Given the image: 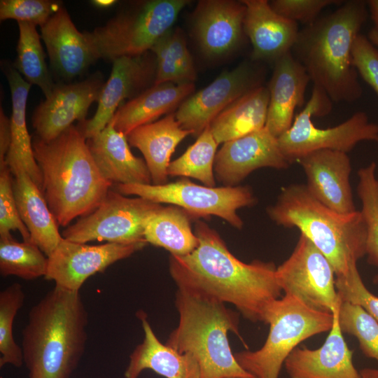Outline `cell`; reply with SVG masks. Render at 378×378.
Instances as JSON below:
<instances>
[{
  "mask_svg": "<svg viewBox=\"0 0 378 378\" xmlns=\"http://www.w3.org/2000/svg\"><path fill=\"white\" fill-rule=\"evenodd\" d=\"M113 189L124 195L181 207L192 218L218 216L237 229H241L244 224L237 211L256 202L248 186L208 187L187 179L161 185L116 184Z\"/></svg>",
  "mask_w": 378,
  "mask_h": 378,
  "instance_id": "10",
  "label": "cell"
},
{
  "mask_svg": "<svg viewBox=\"0 0 378 378\" xmlns=\"http://www.w3.org/2000/svg\"><path fill=\"white\" fill-rule=\"evenodd\" d=\"M116 1L115 0H93L92 4L99 8H108L113 5Z\"/></svg>",
  "mask_w": 378,
  "mask_h": 378,
  "instance_id": "47",
  "label": "cell"
},
{
  "mask_svg": "<svg viewBox=\"0 0 378 378\" xmlns=\"http://www.w3.org/2000/svg\"><path fill=\"white\" fill-rule=\"evenodd\" d=\"M194 90L192 83L153 85L121 104L111 120L117 131L127 136L136 127L155 122L161 115L178 107Z\"/></svg>",
  "mask_w": 378,
  "mask_h": 378,
  "instance_id": "29",
  "label": "cell"
},
{
  "mask_svg": "<svg viewBox=\"0 0 378 378\" xmlns=\"http://www.w3.org/2000/svg\"><path fill=\"white\" fill-rule=\"evenodd\" d=\"M340 306L333 312L332 326L319 348L297 346L286 359L284 365L290 378H361L340 328Z\"/></svg>",
  "mask_w": 378,
  "mask_h": 378,
  "instance_id": "19",
  "label": "cell"
},
{
  "mask_svg": "<svg viewBox=\"0 0 378 378\" xmlns=\"http://www.w3.org/2000/svg\"><path fill=\"white\" fill-rule=\"evenodd\" d=\"M361 378H378V368H365L360 370Z\"/></svg>",
  "mask_w": 378,
  "mask_h": 378,
  "instance_id": "46",
  "label": "cell"
},
{
  "mask_svg": "<svg viewBox=\"0 0 378 378\" xmlns=\"http://www.w3.org/2000/svg\"><path fill=\"white\" fill-rule=\"evenodd\" d=\"M150 51L156 59L154 85L194 83L195 68L184 33L179 27L168 30L155 42Z\"/></svg>",
  "mask_w": 378,
  "mask_h": 378,
  "instance_id": "32",
  "label": "cell"
},
{
  "mask_svg": "<svg viewBox=\"0 0 378 378\" xmlns=\"http://www.w3.org/2000/svg\"><path fill=\"white\" fill-rule=\"evenodd\" d=\"M194 232L197 247L188 255L169 258V272L176 284L201 289L233 304L244 318L265 323L268 307L282 297L274 263L241 261L204 221L195 223Z\"/></svg>",
  "mask_w": 378,
  "mask_h": 378,
  "instance_id": "1",
  "label": "cell"
},
{
  "mask_svg": "<svg viewBox=\"0 0 378 378\" xmlns=\"http://www.w3.org/2000/svg\"><path fill=\"white\" fill-rule=\"evenodd\" d=\"M19 38L14 68L31 85L40 88L46 98L50 96L55 84L49 73L40 38L35 25L18 22Z\"/></svg>",
  "mask_w": 378,
  "mask_h": 378,
  "instance_id": "33",
  "label": "cell"
},
{
  "mask_svg": "<svg viewBox=\"0 0 378 378\" xmlns=\"http://www.w3.org/2000/svg\"><path fill=\"white\" fill-rule=\"evenodd\" d=\"M338 0H272V9L284 18L295 22L309 24L318 19L320 13L330 5L342 4Z\"/></svg>",
  "mask_w": 378,
  "mask_h": 378,
  "instance_id": "42",
  "label": "cell"
},
{
  "mask_svg": "<svg viewBox=\"0 0 378 378\" xmlns=\"http://www.w3.org/2000/svg\"><path fill=\"white\" fill-rule=\"evenodd\" d=\"M368 38L378 48V30L376 28L374 27L369 31Z\"/></svg>",
  "mask_w": 378,
  "mask_h": 378,
  "instance_id": "48",
  "label": "cell"
},
{
  "mask_svg": "<svg viewBox=\"0 0 378 378\" xmlns=\"http://www.w3.org/2000/svg\"><path fill=\"white\" fill-rule=\"evenodd\" d=\"M335 287L341 301L360 306L378 321V296L366 288L357 265L346 277H335Z\"/></svg>",
  "mask_w": 378,
  "mask_h": 378,
  "instance_id": "41",
  "label": "cell"
},
{
  "mask_svg": "<svg viewBox=\"0 0 378 378\" xmlns=\"http://www.w3.org/2000/svg\"><path fill=\"white\" fill-rule=\"evenodd\" d=\"M52 0H1L0 20L8 19L43 26L62 6Z\"/></svg>",
  "mask_w": 378,
  "mask_h": 378,
  "instance_id": "39",
  "label": "cell"
},
{
  "mask_svg": "<svg viewBox=\"0 0 378 378\" xmlns=\"http://www.w3.org/2000/svg\"><path fill=\"white\" fill-rule=\"evenodd\" d=\"M377 164L371 162L358 172L357 194L361 202L360 211L366 227L365 255L368 264L377 268L372 282L378 284V179Z\"/></svg>",
  "mask_w": 378,
  "mask_h": 378,
  "instance_id": "36",
  "label": "cell"
},
{
  "mask_svg": "<svg viewBox=\"0 0 378 378\" xmlns=\"http://www.w3.org/2000/svg\"><path fill=\"white\" fill-rule=\"evenodd\" d=\"M246 6L244 32L252 45L254 60L276 61L291 52L298 23L275 12L267 0H242Z\"/></svg>",
  "mask_w": 378,
  "mask_h": 378,
  "instance_id": "21",
  "label": "cell"
},
{
  "mask_svg": "<svg viewBox=\"0 0 378 378\" xmlns=\"http://www.w3.org/2000/svg\"><path fill=\"white\" fill-rule=\"evenodd\" d=\"M332 109V100L321 88L314 86L311 97L291 127L278 137L279 147L291 164L302 156L320 150L344 153L363 141H375L378 125L369 120L363 111L355 113L344 122L326 129L316 127L314 116H324Z\"/></svg>",
  "mask_w": 378,
  "mask_h": 378,
  "instance_id": "9",
  "label": "cell"
},
{
  "mask_svg": "<svg viewBox=\"0 0 378 378\" xmlns=\"http://www.w3.org/2000/svg\"><path fill=\"white\" fill-rule=\"evenodd\" d=\"M218 145L207 127L184 153L170 162L168 176L190 177L204 186L215 187L214 166Z\"/></svg>",
  "mask_w": 378,
  "mask_h": 378,
  "instance_id": "35",
  "label": "cell"
},
{
  "mask_svg": "<svg viewBox=\"0 0 378 378\" xmlns=\"http://www.w3.org/2000/svg\"><path fill=\"white\" fill-rule=\"evenodd\" d=\"M276 276L285 295L316 310L333 313L342 302L332 265L302 234L290 256L276 267Z\"/></svg>",
  "mask_w": 378,
  "mask_h": 378,
  "instance_id": "12",
  "label": "cell"
},
{
  "mask_svg": "<svg viewBox=\"0 0 378 378\" xmlns=\"http://www.w3.org/2000/svg\"><path fill=\"white\" fill-rule=\"evenodd\" d=\"M352 64L358 74L378 97V48L368 36L359 34L352 48Z\"/></svg>",
  "mask_w": 378,
  "mask_h": 378,
  "instance_id": "43",
  "label": "cell"
},
{
  "mask_svg": "<svg viewBox=\"0 0 378 378\" xmlns=\"http://www.w3.org/2000/svg\"><path fill=\"white\" fill-rule=\"evenodd\" d=\"M138 315L144 337L130 356L125 378H139L145 370H151L165 378H200V368L195 359L190 354H181L162 344L146 316L143 313Z\"/></svg>",
  "mask_w": 378,
  "mask_h": 378,
  "instance_id": "25",
  "label": "cell"
},
{
  "mask_svg": "<svg viewBox=\"0 0 378 378\" xmlns=\"http://www.w3.org/2000/svg\"><path fill=\"white\" fill-rule=\"evenodd\" d=\"M260 86L258 76L247 64L220 74L209 85L190 94L178 107L180 126L198 136L229 105Z\"/></svg>",
  "mask_w": 378,
  "mask_h": 378,
  "instance_id": "14",
  "label": "cell"
},
{
  "mask_svg": "<svg viewBox=\"0 0 378 378\" xmlns=\"http://www.w3.org/2000/svg\"><path fill=\"white\" fill-rule=\"evenodd\" d=\"M309 81L304 68L291 52L274 62L267 88L270 101L265 127L276 137L291 127L295 108L304 104Z\"/></svg>",
  "mask_w": 378,
  "mask_h": 378,
  "instance_id": "23",
  "label": "cell"
},
{
  "mask_svg": "<svg viewBox=\"0 0 378 378\" xmlns=\"http://www.w3.org/2000/svg\"><path fill=\"white\" fill-rule=\"evenodd\" d=\"M48 257L34 242L17 241L10 233L0 234V273L24 280L45 276Z\"/></svg>",
  "mask_w": 378,
  "mask_h": 378,
  "instance_id": "34",
  "label": "cell"
},
{
  "mask_svg": "<svg viewBox=\"0 0 378 378\" xmlns=\"http://www.w3.org/2000/svg\"><path fill=\"white\" fill-rule=\"evenodd\" d=\"M35 160L42 175V192L58 225L95 210L113 184L100 173L78 125L50 141L35 136Z\"/></svg>",
  "mask_w": 378,
  "mask_h": 378,
  "instance_id": "4",
  "label": "cell"
},
{
  "mask_svg": "<svg viewBox=\"0 0 378 378\" xmlns=\"http://www.w3.org/2000/svg\"><path fill=\"white\" fill-rule=\"evenodd\" d=\"M13 178L6 162L0 164V234L18 230L24 241H31L30 234L18 212L13 189Z\"/></svg>",
  "mask_w": 378,
  "mask_h": 378,
  "instance_id": "40",
  "label": "cell"
},
{
  "mask_svg": "<svg viewBox=\"0 0 378 378\" xmlns=\"http://www.w3.org/2000/svg\"><path fill=\"white\" fill-rule=\"evenodd\" d=\"M190 131L183 129L175 117L169 113L160 119L136 127L127 135L130 146L138 148L150 174L152 184L167 183V169L176 146Z\"/></svg>",
  "mask_w": 378,
  "mask_h": 378,
  "instance_id": "28",
  "label": "cell"
},
{
  "mask_svg": "<svg viewBox=\"0 0 378 378\" xmlns=\"http://www.w3.org/2000/svg\"><path fill=\"white\" fill-rule=\"evenodd\" d=\"M155 74L156 59L151 51L113 60L94 116L77 125L86 139L106 127L123 100H130L149 88L150 83L154 85Z\"/></svg>",
  "mask_w": 378,
  "mask_h": 378,
  "instance_id": "15",
  "label": "cell"
},
{
  "mask_svg": "<svg viewBox=\"0 0 378 378\" xmlns=\"http://www.w3.org/2000/svg\"><path fill=\"white\" fill-rule=\"evenodd\" d=\"M297 162L306 175L307 190L317 201L339 214L357 211L349 181L351 165L346 153L320 150Z\"/></svg>",
  "mask_w": 378,
  "mask_h": 378,
  "instance_id": "18",
  "label": "cell"
},
{
  "mask_svg": "<svg viewBox=\"0 0 378 378\" xmlns=\"http://www.w3.org/2000/svg\"><path fill=\"white\" fill-rule=\"evenodd\" d=\"M177 327L166 344L197 361L200 378H255L237 363L227 334L240 336L239 314L201 289L177 284Z\"/></svg>",
  "mask_w": 378,
  "mask_h": 378,
  "instance_id": "5",
  "label": "cell"
},
{
  "mask_svg": "<svg viewBox=\"0 0 378 378\" xmlns=\"http://www.w3.org/2000/svg\"><path fill=\"white\" fill-rule=\"evenodd\" d=\"M277 225L296 227L326 257L335 277H346L365 255L366 227L360 211L335 212L312 197L304 184H290L267 209Z\"/></svg>",
  "mask_w": 378,
  "mask_h": 378,
  "instance_id": "6",
  "label": "cell"
},
{
  "mask_svg": "<svg viewBox=\"0 0 378 378\" xmlns=\"http://www.w3.org/2000/svg\"><path fill=\"white\" fill-rule=\"evenodd\" d=\"M148 243L107 242L89 245L62 239L48 257L45 278L54 281L55 286L72 291H80L91 276L103 272L115 262L130 257L143 249Z\"/></svg>",
  "mask_w": 378,
  "mask_h": 378,
  "instance_id": "13",
  "label": "cell"
},
{
  "mask_svg": "<svg viewBox=\"0 0 378 378\" xmlns=\"http://www.w3.org/2000/svg\"><path fill=\"white\" fill-rule=\"evenodd\" d=\"M290 164L281 150L278 138L265 127L223 144L216 155L214 172L223 186L233 187L255 169H284Z\"/></svg>",
  "mask_w": 378,
  "mask_h": 378,
  "instance_id": "17",
  "label": "cell"
},
{
  "mask_svg": "<svg viewBox=\"0 0 378 378\" xmlns=\"http://www.w3.org/2000/svg\"><path fill=\"white\" fill-rule=\"evenodd\" d=\"M12 100L11 139L5 162L11 172L22 167L42 191V175L35 160L32 141L26 121V106L31 85L27 82L9 62H1Z\"/></svg>",
  "mask_w": 378,
  "mask_h": 378,
  "instance_id": "26",
  "label": "cell"
},
{
  "mask_svg": "<svg viewBox=\"0 0 378 378\" xmlns=\"http://www.w3.org/2000/svg\"><path fill=\"white\" fill-rule=\"evenodd\" d=\"M338 321L342 333L355 337L362 353L378 363V321L360 306L342 301Z\"/></svg>",
  "mask_w": 378,
  "mask_h": 378,
  "instance_id": "38",
  "label": "cell"
},
{
  "mask_svg": "<svg viewBox=\"0 0 378 378\" xmlns=\"http://www.w3.org/2000/svg\"><path fill=\"white\" fill-rule=\"evenodd\" d=\"M88 314L80 291L58 286L32 307L22 330L29 378H70L85 349Z\"/></svg>",
  "mask_w": 378,
  "mask_h": 378,
  "instance_id": "3",
  "label": "cell"
},
{
  "mask_svg": "<svg viewBox=\"0 0 378 378\" xmlns=\"http://www.w3.org/2000/svg\"><path fill=\"white\" fill-rule=\"evenodd\" d=\"M40 27L50 65L61 77L74 78L96 61L84 33L78 31L63 6Z\"/></svg>",
  "mask_w": 378,
  "mask_h": 378,
  "instance_id": "22",
  "label": "cell"
},
{
  "mask_svg": "<svg viewBox=\"0 0 378 378\" xmlns=\"http://www.w3.org/2000/svg\"><path fill=\"white\" fill-rule=\"evenodd\" d=\"M24 298L18 283L12 284L0 293V368L6 365L20 368L24 364L22 347L13 337V325Z\"/></svg>",
  "mask_w": 378,
  "mask_h": 378,
  "instance_id": "37",
  "label": "cell"
},
{
  "mask_svg": "<svg viewBox=\"0 0 378 378\" xmlns=\"http://www.w3.org/2000/svg\"><path fill=\"white\" fill-rule=\"evenodd\" d=\"M105 82L102 74L96 72L82 81L55 84L50 96L33 113L36 136L50 141L76 120L85 121L90 105L99 101Z\"/></svg>",
  "mask_w": 378,
  "mask_h": 378,
  "instance_id": "16",
  "label": "cell"
},
{
  "mask_svg": "<svg viewBox=\"0 0 378 378\" xmlns=\"http://www.w3.org/2000/svg\"><path fill=\"white\" fill-rule=\"evenodd\" d=\"M160 205L140 197H127L111 188L95 210L68 225L62 236L78 243L146 241L145 220Z\"/></svg>",
  "mask_w": 378,
  "mask_h": 378,
  "instance_id": "11",
  "label": "cell"
},
{
  "mask_svg": "<svg viewBox=\"0 0 378 378\" xmlns=\"http://www.w3.org/2000/svg\"><path fill=\"white\" fill-rule=\"evenodd\" d=\"M11 173L20 218L30 234L31 241L48 257L63 239L58 224L42 191L24 169L19 167Z\"/></svg>",
  "mask_w": 378,
  "mask_h": 378,
  "instance_id": "27",
  "label": "cell"
},
{
  "mask_svg": "<svg viewBox=\"0 0 378 378\" xmlns=\"http://www.w3.org/2000/svg\"><path fill=\"white\" fill-rule=\"evenodd\" d=\"M367 4L374 28L378 30V0L368 1Z\"/></svg>",
  "mask_w": 378,
  "mask_h": 378,
  "instance_id": "45",
  "label": "cell"
},
{
  "mask_svg": "<svg viewBox=\"0 0 378 378\" xmlns=\"http://www.w3.org/2000/svg\"><path fill=\"white\" fill-rule=\"evenodd\" d=\"M333 313L312 309L298 298L285 295L274 301L265 315L267 337L256 351L234 353L239 365L255 378H279L286 359L298 345L330 331Z\"/></svg>",
  "mask_w": 378,
  "mask_h": 378,
  "instance_id": "7",
  "label": "cell"
},
{
  "mask_svg": "<svg viewBox=\"0 0 378 378\" xmlns=\"http://www.w3.org/2000/svg\"><path fill=\"white\" fill-rule=\"evenodd\" d=\"M188 0H150L116 15L84 34L95 60L113 61L150 51L176 20Z\"/></svg>",
  "mask_w": 378,
  "mask_h": 378,
  "instance_id": "8",
  "label": "cell"
},
{
  "mask_svg": "<svg viewBox=\"0 0 378 378\" xmlns=\"http://www.w3.org/2000/svg\"><path fill=\"white\" fill-rule=\"evenodd\" d=\"M376 142H377V144H378V137H377V140H376Z\"/></svg>",
  "mask_w": 378,
  "mask_h": 378,
  "instance_id": "49",
  "label": "cell"
},
{
  "mask_svg": "<svg viewBox=\"0 0 378 378\" xmlns=\"http://www.w3.org/2000/svg\"><path fill=\"white\" fill-rule=\"evenodd\" d=\"M368 16L367 1L349 0L299 31L291 52L332 102L351 103L362 95L352 48Z\"/></svg>",
  "mask_w": 378,
  "mask_h": 378,
  "instance_id": "2",
  "label": "cell"
},
{
  "mask_svg": "<svg viewBox=\"0 0 378 378\" xmlns=\"http://www.w3.org/2000/svg\"><path fill=\"white\" fill-rule=\"evenodd\" d=\"M269 101L268 88L260 85L229 105L209 125L211 132L218 144L265 127Z\"/></svg>",
  "mask_w": 378,
  "mask_h": 378,
  "instance_id": "30",
  "label": "cell"
},
{
  "mask_svg": "<svg viewBox=\"0 0 378 378\" xmlns=\"http://www.w3.org/2000/svg\"><path fill=\"white\" fill-rule=\"evenodd\" d=\"M246 6L242 1H200L194 15V30L203 52L218 57L241 43Z\"/></svg>",
  "mask_w": 378,
  "mask_h": 378,
  "instance_id": "20",
  "label": "cell"
},
{
  "mask_svg": "<svg viewBox=\"0 0 378 378\" xmlns=\"http://www.w3.org/2000/svg\"><path fill=\"white\" fill-rule=\"evenodd\" d=\"M11 139L10 118L0 108V164L5 163Z\"/></svg>",
  "mask_w": 378,
  "mask_h": 378,
  "instance_id": "44",
  "label": "cell"
},
{
  "mask_svg": "<svg viewBox=\"0 0 378 378\" xmlns=\"http://www.w3.org/2000/svg\"><path fill=\"white\" fill-rule=\"evenodd\" d=\"M86 144L100 173L113 185L152 183L145 160L132 154L127 136L111 120Z\"/></svg>",
  "mask_w": 378,
  "mask_h": 378,
  "instance_id": "24",
  "label": "cell"
},
{
  "mask_svg": "<svg viewBox=\"0 0 378 378\" xmlns=\"http://www.w3.org/2000/svg\"><path fill=\"white\" fill-rule=\"evenodd\" d=\"M191 218L181 207L160 205L145 220L144 239L147 243L167 250L172 255H188L199 245L191 228Z\"/></svg>",
  "mask_w": 378,
  "mask_h": 378,
  "instance_id": "31",
  "label": "cell"
}]
</instances>
